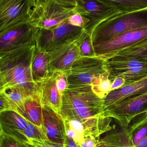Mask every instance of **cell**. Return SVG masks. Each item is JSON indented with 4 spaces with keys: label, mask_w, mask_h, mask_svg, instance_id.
Here are the masks:
<instances>
[{
    "label": "cell",
    "mask_w": 147,
    "mask_h": 147,
    "mask_svg": "<svg viewBox=\"0 0 147 147\" xmlns=\"http://www.w3.org/2000/svg\"><path fill=\"white\" fill-rule=\"evenodd\" d=\"M35 48L36 43L0 54V91L18 86L38 92L39 87L32 73Z\"/></svg>",
    "instance_id": "obj_1"
},
{
    "label": "cell",
    "mask_w": 147,
    "mask_h": 147,
    "mask_svg": "<svg viewBox=\"0 0 147 147\" xmlns=\"http://www.w3.org/2000/svg\"><path fill=\"white\" fill-rule=\"evenodd\" d=\"M104 98L96 95L91 86L67 87L63 93L60 115L64 120H93L103 115Z\"/></svg>",
    "instance_id": "obj_2"
},
{
    "label": "cell",
    "mask_w": 147,
    "mask_h": 147,
    "mask_svg": "<svg viewBox=\"0 0 147 147\" xmlns=\"http://www.w3.org/2000/svg\"><path fill=\"white\" fill-rule=\"evenodd\" d=\"M147 28V8L116 16L97 26L91 34L92 45L129 31Z\"/></svg>",
    "instance_id": "obj_3"
},
{
    "label": "cell",
    "mask_w": 147,
    "mask_h": 147,
    "mask_svg": "<svg viewBox=\"0 0 147 147\" xmlns=\"http://www.w3.org/2000/svg\"><path fill=\"white\" fill-rule=\"evenodd\" d=\"M75 8L62 6L52 0H35L29 22L35 27L51 29L75 13Z\"/></svg>",
    "instance_id": "obj_4"
},
{
    "label": "cell",
    "mask_w": 147,
    "mask_h": 147,
    "mask_svg": "<svg viewBox=\"0 0 147 147\" xmlns=\"http://www.w3.org/2000/svg\"><path fill=\"white\" fill-rule=\"evenodd\" d=\"M68 87L91 86L95 79L108 74L104 59L96 57H80L65 73Z\"/></svg>",
    "instance_id": "obj_5"
},
{
    "label": "cell",
    "mask_w": 147,
    "mask_h": 147,
    "mask_svg": "<svg viewBox=\"0 0 147 147\" xmlns=\"http://www.w3.org/2000/svg\"><path fill=\"white\" fill-rule=\"evenodd\" d=\"M105 61L111 82L117 78H122L127 85L147 77V59L114 56Z\"/></svg>",
    "instance_id": "obj_6"
},
{
    "label": "cell",
    "mask_w": 147,
    "mask_h": 147,
    "mask_svg": "<svg viewBox=\"0 0 147 147\" xmlns=\"http://www.w3.org/2000/svg\"><path fill=\"white\" fill-rule=\"evenodd\" d=\"M89 34L85 30L77 38L66 41L47 53L50 72L66 73L73 62L81 57L79 45Z\"/></svg>",
    "instance_id": "obj_7"
},
{
    "label": "cell",
    "mask_w": 147,
    "mask_h": 147,
    "mask_svg": "<svg viewBox=\"0 0 147 147\" xmlns=\"http://www.w3.org/2000/svg\"><path fill=\"white\" fill-rule=\"evenodd\" d=\"M85 30L70 25L66 21L51 29L39 28L36 45L39 49L48 53L66 41L77 38Z\"/></svg>",
    "instance_id": "obj_8"
},
{
    "label": "cell",
    "mask_w": 147,
    "mask_h": 147,
    "mask_svg": "<svg viewBox=\"0 0 147 147\" xmlns=\"http://www.w3.org/2000/svg\"><path fill=\"white\" fill-rule=\"evenodd\" d=\"M39 29L27 21L0 32V54L35 44Z\"/></svg>",
    "instance_id": "obj_9"
},
{
    "label": "cell",
    "mask_w": 147,
    "mask_h": 147,
    "mask_svg": "<svg viewBox=\"0 0 147 147\" xmlns=\"http://www.w3.org/2000/svg\"><path fill=\"white\" fill-rule=\"evenodd\" d=\"M76 2L74 7L75 13L83 16L89 21L86 30L90 34L102 22L126 14L98 0H76Z\"/></svg>",
    "instance_id": "obj_10"
},
{
    "label": "cell",
    "mask_w": 147,
    "mask_h": 147,
    "mask_svg": "<svg viewBox=\"0 0 147 147\" xmlns=\"http://www.w3.org/2000/svg\"><path fill=\"white\" fill-rule=\"evenodd\" d=\"M35 0H0V32L29 21Z\"/></svg>",
    "instance_id": "obj_11"
},
{
    "label": "cell",
    "mask_w": 147,
    "mask_h": 147,
    "mask_svg": "<svg viewBox=\"0 0 147 147\" xmlns=\"http://www.w3.org/2000/svg\"><path fill=\"white\" fill-rule=\"evenodd\" d=\"M146 37L147 28L136 29L121 34L108 40L93 45V48L96 57L105 60Z\"/></svg>",
    "instance_id": "obj_12"
},
{
    "label": "cell",
    "mask_w": 147,
    "mask_h": 147,
    "mask_svg": "<svg viewBox=\"0 0 147 147\" xmlns=\"http://www.w3.org/2000/svg\"><path fill=\"white\" fill-rule=\"evenodd\" d=\"M147 112V93L114 107L104 109L103 115L116 119L121 127H128L134 119Z\"/></svg>",
    "instance_id": "obj_13"
},
{
    "label": "cell",
    "mask_w": 147,
    "mask_h": 147,
    "mask_svg": "<svg viewBox=\"0 0 147 147\" xmlns=\"http://www.w3.org/2000/svg\"><path fill=\"white\" fill-rule=\"evenodd\" d=\"M147 93V77L109 92L104 98V109L116 106Z\"/></svg>",
    "instance_id": "obj_14"
},
{
    "label": "cell",
    "mask_w": 147,
    "mask_h": 147,
    "mask_svg": "<svg viewBox=\"0 0 147 147\" xmlns=\"http://www.w3.org/2000/svg\"><path fill=\"white\" fill-rule=\"evenodd\" d=\"M26 118L15 111H5L0 112V133L12 136L25 143L33 144L24 134L27 124Z\"/></svg>",
    "instance_id": "obj_15"
},
{
    "label": "cell",
    "mask_w": 147,
    "mask_h": 147,
    "mask_svg": "<svg viewBox=\"0 0 147 147\" xmlns=\"http://www.w3.org/2000/svg\"><path fill=\"white\" fill-rule=\"evenodd\" d=\"M42 129L50 141L64 144L66 130L61 116L47 106L42 105Z\"/></svg>",
    "instance_id": "obj_16"
},
{
    "label": "cell",
    "mask_w": 147,
    "mask_h": 147,
    "mask_svg": "<svg viewBox=\"0 0 147 147\" xmlns=\"http://www.w3.org/2000/svg\"><path fill=\"white\" fill-rule=\"evenodd\" d=\"M35 92H32L18 86H13L0 91V112L12 111L25 118L26 98Z\"/></svg>",
    "instance_id": "obj_17"
},
{
    "label": "cell",
    "mask_w": 147,
    "mask_h": 147,
    "mask_svg": "<svg viewBox=\"0 0 147 147\" xmlns=\"http://www.w3.org/2000/svg\"><path fill=\"white\" fill-rule=\"evenodd\" d=\"M38 92L42 105L51 108L60 115L62 96L56 86L55 72L50 73L47 78L38 84Z\"/></svg>",
    "instance_id": "obj_18"
},
{
    "label": "cell",
    "mask_w": 147,
    "mask_h": 147,
    "mask_svg": "<svg viewBox=\"0 0 147 147\" xmlns=\"http://www.w3.org/2000/svg\"><path fill=\"white\" fill-rule=\"evenodd\" d=\"M135 127L133 123L126 127L110 130L109 134L99 140L96 147H135L133 139Z\"/></svg>",
    "instance_id": "obj_19"
},
{
    "label": "cell",
    "mask_w": 147,
    "mask_h": 147,
    "mask_svg": "<svg viewBox=\"0 0 147 147\" xmlns=\"http://www.w3.org/2000/svg\"><path fill=\"white\" fill-rule=\"evenodd\" d=\"M25 118L42 128V105L39 92L28 96L25 103Z\"/></svg>",
    "instance_id": "obj_20"
},
{
    "label": "cell",
    "mask_w": 147,
    "mask_h": 147,
    "mask_svg": "<svg viewBox=\"0 0 147 147\" xmlns=\"http://www.w3.org/2000/svg\"><path fill=\"white\" fill-rule=\"evenodd\" d=\"M32 73L33 79L37 84L47 78L51 73L47 53L36 45L32 62Z\"/></svg>",
    "instance_id": "obj_21"
},
{
    "label": "cell",
    "mask_w": 147,
    "mask_h": 147,
    "mask_svg": "<svg viewBox=\"0 0 147 147\" xmlns=\"http://www.w3.org/2000/svg\"><path fill=\"white\" fill-rule=\"evenodd\" d=\"M127 13L147 8V0H98Z\"/></svg>",
    "instance_id": "obj_22"
},
{
    "label": "cell",
    "mask_w": 147,
    "mask_h": 147,
    "mask_svg": "<svg viewBox=\"0 0 147 147\" xmlns=\"http://www.w3.org/2000/svg\"><path fill=\"white\" fill-rule=\"evenodd\" d=\"M114 56L129 57L147 60V37L120 51Z\"/></svg>",
    "instance_id": "obj_23"
},
{
    "label": "cell",
    "mask_w": 147,
    "mask_h": 147,
    "mask_svg": "<svg viewBox=\"0 0 147 147\" xmlns=\"http://www.w3.org/2000/svg\"><path fill=\"white\" fill-rule=\"evenodd\" d=\"M111 81L109 79L108 74H107L95 80L91 84V89L96 95L104 98L111 91Z\"/></svg>",
    "instance_id": "obj_24"
},
{
    "label": "cell",
    "mask_w": 147,
    "mask_h": 147,
    "mask_svg": "<svg viewBox=\"0 0 147 147\" xmlns=\"http://www.w3.org/2000/svg\"><path fill=\"white\" fill-rule=\"evenodd\" d=\"M24 134L31 142L33 141H42L48 140L43 129L29 121H27V124L24 131Z\"/></svg>",
    "instance_id": "obj_25"
},
{
    "label": "cell",
    "mask_w": 147,
    "mask_h": 147,
    "mask_svg": "<svg viewBox=\"0 0 147 147\" xmlns=\"http://www.w3.org/2000/svg\"><path fill=\"white\" fill-rule=\"evenodd\" d=\"M141 117L134 123L135 127L133 133V139L135 145L147 135V119L144 114L140 115Z\"/></svg>",
    "instance_id": "obj_26"
},
{
    "label": "cell",
    "mask_w": 147,
    "mask_h": 147,
    "mask_svg": "<svg viewBox=\"0 0 147 147\" xmlns=\"http://www.w3.org/2000/svg\"><path fill=\"white\" fill-rule=\"evenodd\" d=\"M0 147H35L33 144L25 143L12 136L0 133Z\"/></svg>",
    "instance_id": "obj_27"
},
{
    "label": "cell",
    "mask_w": 147,
    "mask_h": 147,
    "mask_svg": "<svg viewBox=\"0 0 147 147\" xmlns=\"http://www.w3.org/2000/svg\"><path fill=\"white\" fill-rule=\"evenodd\" d=\"M79 50L81 57L96 56L92 45L90 34L81 42L79 45Z\"/></svg>",
    "instance_id": "obj_28"
},
{
    "label": "cell",
    "mask_w": 147,
    "mask_h": 147,
    "mask_svg": "<svg viewBox=\"0 0 147 147\" xmlns=\"http://www.w3.org/2000/svg\"><path fill=\"white\" fill-rule=\"evenodd\" d=\"M66 22L70 25L81 28L85 30L89 23V21L88 19L77 13L70 16Z\"/></svg>",
    "instance_id": "obj_29"
},
{
    "label": "cell",
    "mask_w": 147,
    "mask_h": 147,
    "mask_svg": "<svg viewBox=\"0 0 147 147\" xmlns=\"http://www.w3.org/2000/svg\"><path fill=\"white\" fill-rule=\"evenodd\" d=\"M55 72L56 86L60 94L63 97V93L68 87V80L65 73L61 72Z\"/></svg>",
    "instance_id": "obj_30"
},
{
    "label": "cell",
    "mask_w": 147,
    "mask_h": 147,
    "mask_svg": "<svg viewBox=\"0 0 147 147\" xmlns=\"http://www.w3.org/2000/svg\"><path fill=\"white\" fill-rule=\"evenodd\" d=\"M99 138H96L92 136L85 137L80 144L81 147H96L99 142Z\"/></svg>",
    "instance_id": "obj_31"
},
{
    "label": "cell",
    "mask_w": 147,
    "mask_h": 147,
    "mask_svg": "<svg viewBox=\"0 0 147 147\" xmlns=\"http://www.w3.org/2000/svg\"><path fill=\"white\" fill-rule=\"evenodd\" d=\"M33 144L35 147H64V144H59L49 140L38 141H33Z\"/></svg>",
    "instance_id": "obj_32"
},
{
    "label": "cell",
    "mask_w": 147,
    "mask_h": 147,
    "mask_svg": "<svg viewBox=\"0 0 147 147\" xmlns=\"http://www.w3.org/2000/svg\"><path fill=\"white\" fill-rule=\"evenodd\" d=\"M126 85V81L122 78H117L111 82V90H117Z\"/></svg>",
    "instance_id": "obj_33"
},
{
    "label": "cell",
    "mask_w": 147,
    "mask_h": 147,
    "mask_svg": "<svg viewBox=\"0 0 147 147\" xmlns=\"http://www.w3.org/2000/svg\"><path fill=\"white\" fill-rule=\"evenodd\" d=\"M40 1H47V0H39ZM57 3L65 7H73L76 5V0H52Z\"/></svg>",
    "instance_id": "obj_34"
},
{
    "label": "cell",
    "mask_w": 147,
    "mask_h": 147,
    "mask_svg": "<svg viewBox=\"0 0 147 147\" xmlns=\"http://www.w3.org/2000/svg\"><path fill=\"white\" fill-rule=\"evenodd\" d=\"M64 147H81L77 142L66 136Z\"/></svg>",
    "instance_id": "obj_35"
},
{
    "label": "cell",
    "mask_w": 147,
    "mask_h": 147,
    "mask_svg": "<svg viewBox=\"0 0 147 147\" xmlns=\"http://www.w3.org/2000/svg\"><path fill=\"white\" fill-rule=\"evenodd\" d=\"M135 147H147V135L140 140L136 145Z\"/></svg>",
    "instance_id": "obj_36"
},
{
    "label": "cell",
    "mask_w": 147,
    "mask_h": 147,
    "mask_svg": "<svg viewBox=\"0 0 147 147\" xmlns=\"http://www.w3.org/2000/svg\"><path fill=\"white\" fill-rule=\"evenodd\" d=\"M144 115H145V117H146V118L147 119V112L146 113H145L144 114Z\"/></svg>",
    "instance_id": "obj_37"
}]
</instances>
